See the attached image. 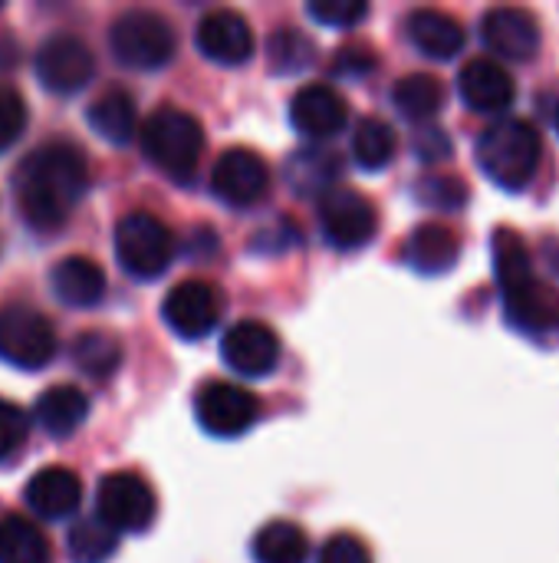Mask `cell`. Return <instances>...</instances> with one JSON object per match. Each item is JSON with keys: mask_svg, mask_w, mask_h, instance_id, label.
I'll return each mask as SVG.
<instances>
[{"mask_svg": "<svg viewBox=\"0 0 559 563\" xmlns=\"http://www.w3.org/2000/svg\"><path fill=\"white\" fill-rule=\"evenodd\" d=\"M89 191V162L76 142H43L13 172V201L23 221L40 231H59Z\"/></svg>", "mask_w": 559, "mask_h": 563, "instance_id": "1", "label": "cell"}, {"mask_svg": "<svg viewBox=\"0 0 559 563\" xmlns=\"http://www.w3.org/2000/svg\"><path fill=\"white\" fill-rule=\"evenodd\" d=\"M478 165L481 172L504 191H524L544 158V139L527 119H501L478 139Z\"/></svg>", "mask_w": 559, "mask_h": 563, "instance_id": "2", "label": "cell"}, {"mask_svg": "<svg viewBox=\"0 0 559 563\" xmlns=\"http://www.w3.org/2000/svg\"><path fill=\"white\" fill-rule=\"evenodd\" d=\"M138 139H142L145 158L161 175H168L178 185H188L194 178L201 152H204V129L191 112L161 106L145 119Z\"/></svg>", "mask_w": 559, "mask_h": 563, "instance_id": "3", "label": "cell"}, {"mask_svg": "<svg viewBox=\"0 0 559 563\" xmlns=\"http://www.w3.org/2000/svg\"><path fill=\"white\" fill-rule=\"evenodd\" d=\"M109 49L115 63L148 73V69H161L171 63L178 49V36H175V26L158 10L135 7L112 20Z\"/></svg>", "mask_w": 559, "mask_h": 563, "instance_id": "4", "label": "cell"}, {"mask_svg": "<svg viewBox=\"0 0 559 563\" xmlns=\"http://www.w3.org/2000/svg\"><path fill=\"white\" fill-rule=\"evenodd\" d=\"M115 257L128 277L155 280L171 267L175 234L161 218L148 211H132L115 224Z\"/></svg>", "mask_w": 559, "mask_h": 563, "instance_id": "5", "label": "cell"}, {"mask_svg": "<svg viewBox=\"0 0 559 563\" xmlns=\"http://www.w3.org/2000/svg\"><path fill=\"white\" fill-rule=\"evenodd\" d=\"M56 330L53 323L26 307V303H10L0 310V360L13 369H43L56 356Z\"/></svg>", "mask_w": 559, "mask_h": 563, "instance_id": "6", "label": "cell"}, {"mask_svg": "<svg viewBox=\"0 0 559 563\" xmlns=\"http://www.w3.org/2000/svg\"><path fill=\"white\" fill-rule=\"evenodd\" d=\"M158 501L152 485L135 472H112L96 488V518L115 534H142L152 528Z\"/></svg>", "mask_w": 559, "mask_h": 563, "instance_id": "7", "label": "cell"}, {"mask_svg": "<svg viewBox=\"0 0 559 563\" xmlns=\"http://www.w3.org/2000/svg\"><path fill=\"white\" fill-rule=\"evenodd\" d=\"M194 419L214 439H241L260 419V402L237 383L211 379L194 396Z\"/></svg>", "mask_w": 559, "mask_h": 563, "instance_id": "8", "label": "cell"}, {"mask_svg": "<svg viewBox=\"0 0 559 563\" xmlns=\"http://www.w3.org/2000/svg\"><path fill=\"white\" fill-rule=\"evenodd\" d=\"M36 79L43 89L56 96H72L86 89L96 76V56L86 40L72 33H53L40 43L33 59Z\"/></svg>", "mask_w": 559, "mask_h": 563, "instance_id": "9", "label": "cell"}, {"mask_svg": "<svg viewBox=\"0 0 559 563\" xmlns=\"http://www.w3.org/2000/svg\"><path fill=\"white\" fill-rule=\"evenodd\" d=\"M320 228L333 247L353 251L372 241L379 214L362 191L349 185H333L326 195H320Z\"/></svg>", "mask_w": 559, "mask_h": 563, "instance_id": "10", "label": "cell"}, {"mask_svg": "<svg viewBox=\"0 0 559 563\" xmlns=\"http://www.w3.org/2000/svg\"><path fill=\"white\" fill-rule=\"evenodd\" d=\"M211 191L227 208H254L270 191V168L254 148H227L211 168Z\"/></svg>", "mask_w": 559, "mask_h": 563, "instance_id": "11", "label": "cell"}, {"mask_svg": "<svg viewBox=\"0 0 559 563\" xmlns=\"http://www.w3.org/2000/svg\"><path fill=\"white\" fill-rule=\"evenodd\" d=\"M221 294L208 280H181L161 300L168 330L181 340H204L221 320Z\"/></svg>", "mask_w": 559, "mask_h": 563, "instance_id": "12", "label": "cell"}, {"mask_svg": "<svg viewBox=\"0 0 559 563\" xmlns=\"http://www.w3.org/2000/svg\"><path fill=\"white\" fill-rule=\"evenodd\" d=\"M221 360L237 376H250V379L270 376L280 363V336L260 320H241L224 333Z\"/></svg>", "mask_w": 559, "mask_h": 563, "instance_id": "13", "label": "cell"}, {"mask_svg": "<svg viewBox=\"0 0 559 563\" xmlns=\"http://www.w3.org/2000/svg\"><path fill=\"white\" fill-rule=\"evenodd\" d=\"M194 43L201 56L221 66H244L254 56V30L247 16L231 7L204 13L194 30Z\"/></svg>", "mask_w": 559, "mask_h": 563, "instance_id": "14", "label": "cell"}, {"mask_svg": "<svg viewBox=\"0 0 559 563\" xmlns=\"http://www.w3.org/2000/svg\"><path fill=\"white\" fill-rule=\"evenodd\" d=\"M481 40L504 59H530L540 49V23L524 7H494L481 20Z\"/></svg>", "mask_w": 559, "mask_h": 563, "instance_id": "15", "label": "cell"}, {"mask_svg": "<svg viewBox=\"0 0 559 563\" xmlns=\"http://www.w3.org/2000/svg\"><path fill=\"white\" fill-rule=\"evenodd\" d=\"M290 122L306 139H333V135H339L346 129L349 106H346V99L333 86L310 82V86L293 92V99H290Z\"/></svg>", "mask_w": 559, "mask_h": 563, "instance_id": "16", "label": "cell"}, {"mask_svg": "<svg viewBox=\"0 0 559 563\" xmlns=\"http://www.w3.org/2000/svg\"><path fill=\"white\" fill-rule=\"evenodd\" d=\"M458 92L474 112H507L517 99L514 76L488 56L468 59L458 73Z\"/></svg>", "mask_w": 559, "mask_h": 563, "instance_id": "17", "label": "cell"}, {"mask_svg": "<svg viewBox=\"0 0 559 563\" xmlns=\"http://www.w3.org/2000/svg\"><path fill=\"white\" fill-rule=\"evenodd\" d=\"M23 501L43 521H66L79 511L82 482L76 472H69L63 465H46L36 475H30V482L23 488Z\"/></svg>", "mask_w": 559, "mask_h": 563, "instance_id": "18", "label": "cell"}, {"mask_svg": "<svg viewBox=\"0 0 559 563\" xmlns=\"http://www.w3.org/2000/svg\"><path fill=\"white\" fill-rule=\"evenodd\" d=\"M405 33L412 40V46L418 53L432 56V59H451L468 43V33H465L461 20L445 13V10H435V7L412 10L409 20H405Z\"/></svg>", "mask_w": 559, "mask_h": 563, "instance_id": "19", "label": "cell"}, {"mask_svg": "<svg viewBox=\"0 0 559 563\" xmlns=\"http://www.w3.org/2000/svg\"><path fill=\"white\" fill-rule=\"evenodd\" d=\"M49 287L59 303L86 310L105 297V271L82 254H69L49 271Z\"/></svg>", "mask_w": 559, "mask_h": 563, "instance_id": "20", "label": "cell"}, {"mask_svg": "<svg viewBox=\"0 0 559 563\" xmlns=\"http://www.w3.org/2000/svg\"><path fill=\"white\" fill-rule=\"evenodd\" d=\"M461 254V241L451 228L445 224H422L409 234L402 257L412 271L418 274H448L458 264Z\"/></svg>", "mask_w": 559, "mask_h": 563, "instance_id": "21", "label": "cell"}, {"mask_svg": "<svg viewBox=\"0 0 559 563\" xmlns=\"http://www.w3.org/2000/svg\"><path fill=\"white\" fill-rule=\"evenodd\" d=\"M89 416V399L76 386H49L33 406V422L49 439H69Z\"/></svg>", "mask_w": 559, "mask_h": 563, "instance_id": "22", "label": "cell"}, {"mask_svg": "<svg viewBox=\"0 0 559 563\" xmlns=\"http://www.w3.org/2000/svg\"><path fill=\"white\" fill-rule=\"evenodd\" d=\"M491 254H494V274L501 284V297L504 294H517L530 284H537V271L530 264V251L521 241V234L514 228H497L494 241H491Z\"/></svg>", "mask_w": 559, "mask_h": 563, "instance_id": "23", "label": "cell"}, {"mask_svg": "<svg viewBox=\"0 0 559 563\" xmlns=\"http://www.w3.org/2000/svg\"><path fill=\"white\" fill-rule=\"evenodd\" d=\"M89 125L112 145H125L135 139V129H138V109H135V99L132 92L125 89H105L86 112Z\"/></svg>", "mask_w": 559, "mask_h": 563, "instance_id": "24", "label": "cell"}, {"mask_svg": "<svg viewBox=\"0 0 559 563\" xmlns=\"http://www.w3.org/2000/svg\"><path fill=\"white\" fill-rule=\"evenodd\" d=\"M250 554L254 563H306L310 538L293 521H270L257 531Z\"/></svg>", "mask_w": 559, "mask_h": 563, "instance_id": "25", "label": "cell"}, {"mask_svg": "<svg viewBox=\"0 0 559 563\" xmlns=\"http://www.w3.org/2000/svg\"><path fill=\"white\" fill-rule=\"evenodd\" d=\"M392 102L409 122H428L445 106V82L432 73H412L395 82Z\"/></svg>", "mask_w": 559, "mask_h": 563, "instance_id": "26", "label": "cell"}, {"mask_svg": "<svg viewBox=\"0 0 559 563\" xmlns=\"http://www.w3.org/2000/svg\"><path fill=\"white\" fill-rule=\"evenodd\" d=\"M0 563H49L46 534L20 515L0 518Z\"/></svg>", "mask_w": 559, "mask_h": 563, "instance_id": "27", "label": "cell"}, {"mask_svg": "<svg viewBox=\"0 0 559 563\" xmlns=\"http://www.w3.org/2000/svg\"><path fill=\"white\" fill-rule=\"evenodd\" d=\"M72 363L89 379H109L122 366V343L105 330H86L72 343Z\"/></svg>", "mask_w": 559, "mask_h": 563, "instance_id": "28", "label": "cell"}, {"mask_svg": "<svg viewBox=\"0 0 559 563\" xmlns=\"http://www.w3.org/2000/svg\"><path fill=\"white\" fill-rule=\"evenodd\" d=\"M395 155V132L385 119L369 115L356 125L353 132V158L366 172H379L392 162Z\"/></svg>", "mask_w": 559, "mask_h": 563, "instance_id": "29", "label": "cell"}, {"mask_svg": "<svg viewBox=\"0 0 559 563\" xmlns=\"http://www.w3.org/2000/svg\"><path fill=\"white\" fill-rule=\"evenodd\" d=\"M119 548V534L99 518H82L66 534V554L72 563H105Z\"/></svg>", "mask_w": 559, "mask_h": 563, "instance_id": "30", "label": "cell"}, {"mask_svg": "<svg viewBox=\"0 0 559 563\" xmlns=\"http://www.w3.org/2000/svg\"><path fill=\"white\" fill-rule=\"evenodd\" d=\"M339 162L333 152H297L287 162V178L300 195H310L313 188H320V195H326L336 181Z\"/></svg>", "mask_w": 559, "mask_h": 563, "instance_id": "31", "label": "cell"}, {"mask_svg": "<svg viewBox=\"0 0 559 563\" xmlns=\"http://www.w3.org/2000/svg\"><path fill=\"white\" fill-rule=\"evenodd\" d=\"M267 56H270V69L273 73H303L316 63V46L303 30L283 26L270 36L267 43Z\"/></svg>", "mask_w": 559, "mask_h": 563, "instance_id": "32", "label": "cell"}, {"mask_svg": "<svg viewBox=\"0 0 559 563\" xmlns=\"http://www.w3.org/2000/svg\"><path fill=\"white\" fill-rule=\"evenodd\" d=\"M306 13L329 30H349L359 20H366L369 3L366 0H310Z\"/></svg>", "mask_w": 559, "mask_h": 563, "instance_id": "33", "label": "cell"}, {"mask_svg": "<svg viewBox=\"0 0 559 563\" xmlns=\"http://www.w3.org/2000/svg\"><path fill=\"white\" fill-rule=\"evenodd\" d=\"M418 198L438 211H458L468 205V188L461 178H448V175H432L425 181H418Z\"/></svg>", "mask_w": 559, "mask_h": 563, "instance_id": "34", "label": "cell"}, {"mask_svg": "<svg viewBox=\"0 0 559 563\" xmlns=\"http://www.w3.org/2000/svg\"><path fill=\"white\" fill-rule=\"evenodd\" d=\"M26 435H30V416L16 402L0 399V462H10L26 445Z\"/></svg>", "mask_w": 559, "mask_h": 563, "instance_id": "35", "label": "cell"}, {"mask_svg": "<svg viewBox=\"0 0 559 563\" xmlns=\"http://www.w3.org/2000/svg\"><path fill=\"white\" fill-rule=\"evenodd\" d=\"M26 129V102L13 86H0V155L10 152Z\"/></svg>", "mask_w": 559, "mask_h": 563, "instance_id": "36", "label": "cell"}, {"mask_svg": "<svg viewBox=\"0 0 559 563\" xmlns=\"http://www.w3.org/2000/svg\"><path fill=\"white\" fill-rule=\"evenodd\" d=\"M316 563H372V554L356 534H333L320 548V561Z\"/></svg>", "mask_w": 559, "mask_h": 563, "instance_id": "37", "label": "cell"}, {"mask_svg": "<svg viewBox=\"0 0 559 563\" xmlns=\"http://www.w3.org/2000/svg\"><path fill=\"white\" fill-rule=\"evenodd\" d=\"M369 69H376V53H372L369 46H362V43L343 46V49L336 53V59H333V73L362 76V73H369Z\"/></svg>", "mask_w": 559, "mask_h": 563, "instance_id": "38", "label": "cell"}, {"mask_svg": "<svg viewBox=\"0 0 559 563\" xmlns=\"http://www.w3.org/2000/svg\"><path fill=\"white\" fill-rule=\"evenodd\" d=\"M415 152H418L422 162H445V158H451L455 145H451V139L441 129H425L415 139Z\"/></svg>", "mask_w": 559, "mask_h": 563, "instance_id": "39", "label": "cell"}, {"mask_svg": "<svg viewBox=\"0 0 559 563\" xmlns=\"http://www.w3.org/2000/svg\"><path fill=\"white\" fill-rule=\"evenodd\" d=\"M557 132H559V109H557Z\"/></svg>", "mask_w": 559, "mask_h": 563, "instance_id": "40", "label": "cell"}]
</instances>
